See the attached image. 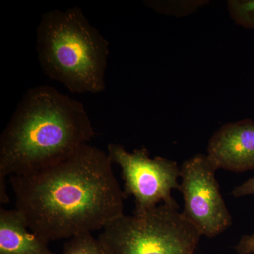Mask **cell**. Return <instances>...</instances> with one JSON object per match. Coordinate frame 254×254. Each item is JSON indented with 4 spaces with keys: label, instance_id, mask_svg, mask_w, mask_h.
I'll list each match as a JSON object with an SVG mask.
<instances>
[{
    "label": "cell",
    "instance_id": "obj_1",
    "mask_svg": "<svg viewBox=\"0 0 254 254\" xmlns=\"http://www.w3.org/2000/svg\"><path fill=\"white\" fill-rule=\"evenodd\" d=\"M10 182L16 210L48 242L103 230L124 214L125 198L109 155L91 145Z\"/></svg>",
    "mask_w": 254,
    "mask_h": 254
},
{
    "label": "cell",
    "instance_id": "obj_2",
    "mask_svg": "<svg viewBox=\"0 0 254 254\" xmlns=\"http://www.w3.org/2000/svg\"><path fill=\"white\" fill-rule=\"evenodd\" d=\"M95 134L81 102L53 87L30 88L0 136V177L26 175L59 163Z\"/></svg>",
    "mask_w": 254,
    "mask_h": 254
},
{
    "label": "cell",
    "instance_id": "obj_3",
    "mask_svg": "<svg viewBox=\"0 0 254 254\" xmlns=\"http://www.w3.org/2000/svg\"><path fill=\"white\" fill-rule=\"evenodd\" d=\"M110 43L78 6L42 14L36 28V51L43 72L73 93H100Z\"/></svg>",
    "mask_w": 254,
    "mask_h": 254
},
{
    "label": "cell",
    "instance_id": "obj_4",
    "mask_svg": "<svg viewBox=\"0 0 254 254\" xmlns=\"http://www.w3.org/2000/svg\"><path fill=\"white\" fill-rule=\"evenodd\" d=\"M178 208L163 203L142 214H123L98 239L110 254H195L202 235Z\"/></svg>",
    "mask_w": 254,
    "mask_h": 254
},
{
    "label": "cell",
    "instance_id": "obj_5",
    "mask_svg": "<svg viewBox=\"0 0 254 254\" xmlns=\"http://www.w3.org/2000/svg\"><path fill=\"white\" fill-rule=\"evenodd\" d=\"M107 153L112 163L121 168L125 198L134 197V214L145 213L160 203L178 205L171 195L173 189H180V168L176 162L151 158L145 147L130 153L122 145L109 143Z\"/></svg>",
    "mask_w": 254,
    "mask_h": 254
},
{
    "label": "cell",
    "instance_id": "obj_6",
    "mask_svg": "<svg viewBox=\"0 0 254 254\" xmlns=\"http://www.w3.org/2000/svg\"><path fill=\"white\" fill-rule=\"evenodd\" d=\"M216 170L204 154L194 155L180 167L182 182L179 190L184 198L182 215L200 235L208 237L220 235L232 224L215 177Z\"/></svg>",
    "mask_w": 254,
    "mask_h": 254
},
{
    "label": "cell",
    "instance_id": "obj_7",
    "mask_svg": "<svg viewBox=\"0 0 254 254\" xmlns=\"http://www.w3.org/2000/svg\"><path fill=\"white\" fill-rule=\"evenodd\" d=\"M207 156L216 170H254V121L247 118L222 125L208 142Z\"/></svg>",
    "mask_w": 254,
    "mask_h": 254
},
{
    "label": "cell",
    "instance_id": "obj_8",
    "mask_svg": "<svg viewBox=\"0 0 254 254\" xmlns=\"http://www.w3.org/2000/svg\"><path fill=\"white\" fill-rule=\"evenodd\" d=\"M0 254H56L48 241L30 230L16 209H0Z\"/></svg>",
    "mask_w": 254,
    "mask_h": 254
},
{
    "label": "cell",
    "instance_id": "obj_9",
    "mask_svg": "<svg viewBox=\"0 0 254 254\" xmlns=\"http://www.w3.org/2000/svg\"><path fill=\"white\" fill-rule=\"evenodd\" d=\"M63 254H110L106 247L92 233L81 234L68 239L64 245Z\"/></svg>",
    "mask_w": 254,
    "mask_h": 254
},
{
    "label": "cell",
    "instance_id": "obj_10",
    "mask_svg": "<svg viewBox=\"0 0 254 254\" xmlns=\"http://www.w3.org/2000/svg\"><path fill=\"white\" fill-rule=\"evenodd\" d=\"M207 1H145L144 4L156 12L170 16H184L195 12Z\"/></svg>",
    "mask_w": 254,
    "mask_h": 254
},
{
    "label": "cell",
    "instance_id": "obj_11",
    "mask_svg": "<svg viewBox=\"0 0 254 254\" xmlns=\"http://www.w3.org/2000/svg\"><path fill=\"white\" fill-rule=\"evenodd\" d=\"M227 9L236 24L254 30V0H230L227 1Z\"/></svg>",
    "mask_w": 254,
    "mask_h": 254
},
{
    "label": "cell",
    "instance_id": "obj_12",
    "mask_svg": "<svg viewBox=\"0 0 254 254\" xmlns=\"http://www.w3.org/2000/svg\"><path fill=\"white\" fill-rule=\"evenodd\" d=\"M235 250L238 254H254V233L242 237Z\"/></svg>",
    "mask_w": 254,
    "mask_h": 254
},
{
    "label": "cell",
    "instance_id": "obj_13",
    "mask_svg": "<svg viewBox=\"0 0 254 254\" xmlns=\"http://www.w3.org/2000/svg\"><path fill=\"white\" fill-rule=\"evenodd\" d=\"M232 195L236 198L245 196V195H254V177L235 187L232 190Z\"/></svg>",
    "mask_w": 254,
    "mask_h": 254
},
{
    "label": "cell",
    "instance_id": "obj_14",
    "mask_svg": "<svg viewBox=\"0 0 254 254\" xmlns=\"http://www.w3.org/2000/svg\"><path fill=\"white\" fill-rule=\"evenodd\" d=\"M9 202V196L6 193V178L0 177V203L6 204Z\"/></svg>",
    "mask_w": 254,
    "mask_h": 254
}]
</instances>
